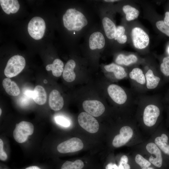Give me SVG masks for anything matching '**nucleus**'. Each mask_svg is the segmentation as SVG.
Masks as SVG:
<instances>
[{"label": "nucleus", "mask_w": 169, "mask_h": 169, "mask_svg": "<svg viewBox=\"0 0 169 169\" xmlns=\"http://www.w3.org/2000/svg\"><path fill=\"white\" fill-rule=\"evenodd\" d=\"M138 58L135 55L131 54L125 55L122 54L118 55L115 60L116 63L118 65L128 66L137 62Z\"/></svg>", "instance_id": "24"}, {"label": "nucleus", "mask_w": 169, "mask_h": 169, "mask_svg": "<svg viewBox=\"0 0 169 169\" xmlns=\"http://www.w3.org/2000/svg\"><path fill=\"white\" fill-rule=\"evenodd\" d=\"M160 70L165 81H169V56L164 57L160 66Z\"/></svg>", "instance_id": "27"}, {"label": "nucleus", "mask_w": 169, "mask_h": 169, "mask_svg": "<svg viewBox=\"0 0 169 169\" xmlns=\"http://www.w3.org/2000/svg\"><path fill=\"white\" fill-rule=\"evenodd\" d=\"M45 28L44 21L39 17H35L32 18L28 24V30L29 35L36 40L43 38Z\"/></svg>", "instance_id": "7"}, {"label": "nucleus", "mask_w": 169, "mask_h": 169, "mask_svg": "<svg viewBox=\"0 0 169 169\" xmlns=\"http://www.w3.org/2000/svg\"><path fill=\"white\" fill-rule=\"evenodd\" d=\"M34 131V126L30 122L22 121L17 124L13 131L15 140L19 143L25 142L29 136L32 135Z\"/></svg>", "instance_id": "6"}, {"label": "nucleus", "mask_w": 169, "mask_h": 169, "mask_svg": "<svg viewBox=\"0 0 169 169\" xmlns=\"http://www.w3.org/2000/svg\"><path fill=\"white\" fill-rule=\"evenodd\" d=\"M3 85L6 93L10 95L17 96L20 93V90L18 85L9 78H6L3 79Z\"/></svg>", "instance_id": "20"}, {"label": "nucleus", "mask_w": 169, "mask_h": 169, "mask_svg": "<svg viewBox=\"0 0 169 169\" xmlns=\"http://www.w3.org/2000/svg\"><path fill=\"white\" fill-rule=\"evenodd\" d=\"M150 138L161 150L169 166V131L162 122Z\"/></svg>", "instance_id": "4"}, {"label": "nucleus", "mask_w": 169, "mask_h": 169, "mask_svg": "<svg viewBox=\"0 0 169 169\" xmlns=\"http://www.w3.org/2000/svg\"><path fill=\"white\" fill-rule=\"evenodd\" d=\"M131 149L129 154L131 169H157L141 153Z\"/></svg>", "instance_id": "8"}, {"label": "nucleus", "mask_w": 169, "mask_h": 169, "mask_svg": "<svg viewBox=\"0 0 169 169\" xmlns=\"http://www.w3.org/2000/svg\"><path fill=\"white\" fill-rule=\"evenodd\" d=\"M146 86L149 89H153L158 86L161 80L159 76L155 75L151 69L148 70L145 74Z\"/></svg>", "instance_id": "22"}, {"label": "nucleus", "mask_w": 169, "mask_h": 169, "mask_svg": "<svg viewBox=\"0 0 169 169\" xmlns=\"http://www.w3.org/2000/svg\"><path fill=\"white\" fill-rule=\"evenodd\" d=\"M104 68L108 72H113L115 77L118 79H122L127 76V74L124 68L117 64L111 63L105 65Z\"/></svg>", "instance_id": "21"}, {"label": "nucleus", "mask_w": 169, "mask_h": 169, "mask_svg": "<svg viewBox=\"0 0 169 169\" xmlns=\"http://www.w3.org/2000/svg\"><path fill=\"white\" fill-rule=\"evenodd\" d=\"M167 112H169V106L167 108Z\"/></svg>", "instance_id": "39"}, {"label": "nucleus", "mask_w": 169, "mask_h": 169, "mask_svg": "<svg viewBox=\"0 0 169 169\" xmlns=\"http://www.w3.org/2000/svg\"><path fill=\"white\" fill-rule=\"evenodd\" d=\"M63 20L64 26L69 31H79L88 24L87 20L84 14L73 8L67 10Z\"/></svg>", "instance_id": "3"}, {"label": "nucleus", "mask_w": 169, "mask_h": 169, "mask_svg": "<svg viewBox=\"0 0 169 169\" xmlns=\"http://www.w3.org/2000/svg\"><path fill=\"white\" fill-rule=\"evenodd\" d=\"M1 113H2V110H1V109L0 108V115H1Z\"/></svg>", "instance_id": "40"}, {"label": "nucleus", "mask_w": 169, "mask_h": 169, "mask_svg": "<svg viewBox=\"0 0 169 169\" xmlns=\"http://www.w3.org/2000/svg\"><path fill=\"white\" fill-rule=\"evenodd\" d=\"M125 29L122 26L116 27L114 39L120 44H124L127 41V37L125 34Z\"/></svg>", "instance_id": "28"}, {"label": "nucleus", "mask_w": 169, "mask_h": 169, "mask_svg": "<svg viewBox=\"0 0 169 169\" xmlns=\"http://www.w3.org/2000/svg\"><path fill=\"white\" fill-rule=\"evenodd\" d=\"M64 63L58 59H55L52 64H49L46 67L47 71L51 70L53 75L58 77L61 76L64 70Z\"/></svg>", "instance_id": "23"}, {"label": "nucleus", "mask_w": 169, "mask_h": 169, "mask_svg": "<svg viewBox=\"0 0 169 169\" xmlns=\"http://www.w3.org/2000/svg\"><path fill=\"white\" fill-rule=\"evenodd\" d=\"M3 143L1 139H0V159L2 161H5L7 158L6 153L3 151Z\"/></svg>", "instance_id": "32"}, {"label": "nucleus", "mask_w": 169, "mask_h": 169, "mask_svg": "<svg viewBox=\"0 0 169 169\" xmlns=\"http://www.w3.org/2000/svg\"><path fill=\"white\" fill-rule=\"evenodd\" d=\"M167 118L166 120V123L167 125H168V126H169V112H167Z\"/></svg>", "instance_id": "37"}, {"label": "nucleus", "mask_w": 169, "mask_h": 169, "mask_svg": "<svg viewBox=\"0 0 169 169\" xmlns=\"http://www.w3.org/2000/svg\"><path fill=\"white\" fill-rule=\"evenodd\" d=\"M168 53H169V47L168 48Z\"/></svg>", "instance_id": "41"}, {"label": "nucleus", "mask_w": 169, "mask_h": 169, "mask_svg": "<svg viewBox=\"0 0 169 169\" xmlns=\"http://www.w3.org/2000/svg\"><path fill=\"white\" fill-rule=\"evenodd\" d=\"M25 169H41L39 167L36 166H32L26 167Z\"/></svg>", "instance_id": "35"}, {"label": "nucleus", "mask_w": 169, "mask_h": 169, "mask_svg": "<svg viewBox=\"0 0 169 169\" xmlns=\"http://www.w3.org/2000/svg\"><path fill=\"white\" fill-rule=\"evenodd\" d=\"M131 148L141 153L157 169H169V166L161 151L150 137Z\"/></svg>", "instance_id": "2"}, {"label": "nucleus", "mask_w": 169, "mask_h": 169, "mask_svg": "<svg viewBox=\"0 0 169 169\" xmlns=\"http://www.w3.org/2000/svg\"><path fill=\"white\" fill-rule=\"evenodd\" d=\"M55 120L57 123L64 127H69L70 125L69 120L63 116H56L55 118Z\"/></svg>", "instance_id": "31"}, {"label": "nucleus", "mask_w": 169, "mask_h": 169, "mask_svg": "<svg viewBox=\"0 0 169 169\" xmlns=\"http://www.w3.org/2000/svg\"><path fill=\"white\" fill-rule=\"evenodd\" d=\"M105 169H119L118 165L114 161H109L105 165Z\"/></svg>", "instance_id": "33"}, {"label": "nucleus", "mask_w": 169, "mask_h": 169, "mask_svg": "<svg viewBox=\"0 0 169 169\" xmlns=\"http://www.w3.org/2000/svg\"><path fill=\"white\" fill-rule=\"evenodd\" d=\"M79 125L89 133H94L97 132L99 125L96 119L94 117L86 112H82L78 117Z\"/></svg>", "instance_id": "9"}, {"label": "nucleus", "mask_w": 169, "mask_h": 169, "mask_svg": "<svg viewBox=\"0 0 169 169\" xmlns=\"http://www.w3.org/2000/svg\"><path fill=\"white\" fill-rule=\"evenodd\" d=\"M161 105L149 104L139 111L136 121L144 136L149 138L162 122L163 108Z\"/></svg>", "instance_id": "1"}, {"label": "nucleus", "mask_w": 169, "mask_h": 169, "mask_svg": "<svg viewBox=\"0 0 169 169\" xmlns=\"http://www.w3.org/2000/svg\"><path fill=\"white\" fill-rule=\"evenodd\" d=\"M90 49L93 50L101 49L105 46V40L104 35L100 32H95L90 35L89 39Z\"/></svg>", "instance_id": "16"}, {"label": "nucleus", "mask_w": 169, "mask_h": 169, "mask_svg": "<svg viewBox=\"0 0 169 169\" xmlns=\"http://www.w3.org/2000/svg\"><path fill=\"white\" fill-rule=\"evenodd\" d=\"M117 164L119 169H131L129 154L122 155Z\"/></svg>", "instance_id": "29"}, {"label": "nucleus", "mask_w": 169, "mask_h": 169, "mask_svg": "<svg viewBox=\"0 0 169 169\" xmlns=\"http://www.w3.org/2000/svg\"><path fill=\"white\" fill-rule=\"evenodd\" d=\"M156 26L159 31L169 37V26L165 24L163 21H157Z\"/></svg>", "instance_id": "30"}, {"label": "nucleus", "mask_w": 169, "mask_h": 169, "mask_svg": "<svg viewBox=\"0 0 169 169\" xmlns=\"http://www.w3.org/2000/svg\"><path fill=\"white\" fill-rule=\"evenodd\" d=\"M102 23L107 38L110 39L114 38L116 27L114 22L109 18L105 17L102 19Z\"/></svg>", "instance_id": "19"}, {"label": "nucleus", "mask_w": 169, "mask_h": 169, "mask_svg": "<svg viewBox=\"0 0 169 169\" xmlns=\"http://www.w3.org/2000/svg\"><path fill=\"white\" fill-rule=\"evenodd\" d=\"M123 10L125 14L126 20L131 21L137 18L140 14L139 11L136 8L129 5L123 6Z\"/></svg>", "instance_id": "26"}, {"label": "nucleus", "mask_w": 169, "mask_h": 169, "mask_svg": "<svg viewBox=\"0 0 169 169\" xmlns=\"http://www.w3.org/2000/svg\"><path fill=\"white\" fill-rule=\"evenodd\" d=\"M165 100L167 102H169V91L167 94L166 95L165 97Z\"/></svg>", "instance_id": "36"}, {"label": "nucleus", "mask_w": 169, "mask_h": 169, "mask_svg": "<svg viewBox=\"0 0 169 169\" xmlns=\"http://www.w3.org/2000/svg\"><path fill=\"white\" fill-rule=\"evenodd\" d=\"M83 146V143L80 139L73 137L59 144L57 149L60 153H67L79 151Z\"/></svg>", "instance_id": "11"}, {"label": "nucleus", "mask_w": 169, "mask_h": 169, "mask_svg": "<svg viewBox=\"0 0 169 169\" xmlns=\"http://www.w3.org/2000/svg\"><path fill=\"white\" fill-rule=\"evenodd\" d=\"M0 4L4 12L8 14L17 13L20 8L17 0H0Z\"/></svg>", "instance_id": "18"}, {"label": "nucleus", "mask_w": 169, "mask_h": 169, "mask_svg": "<svg viewBox=\"0 0 169 169\" xmlns=\"http://www.w3.org/2000/svg\"><path fill=\"white\" fill-rule=\"evenodd\" d=\"M105 2H117L119 1L118 0H104Z\"/></svg>", "instance_id": "38"}, {"label": "nucleus", "mask_w": 169, "mask_h": 169, "mask_svg": "<svg viewBox=\"0 0 169 169\" xmlns=\"http://www.w3.org/2000/svg\"><path fill=\"white\" fill-rule=\"evenodd\" d=\"M163 21L165 24L169 26V11L166 12Z\"/></svg>", "instance_id": "34"}, {"label": "nucleus", "mask_w": 169, "mask_h": 169, "mask_svg": "<svg viewBox=\"0 0 169 169\" xmlns=\"http://www.w3.org/2000/svg\"><path fill=\"white\" fill-rule=\"evenodd\" d=\"M131 36L134 46L138 49L146 48L149 43V38L147 34L139 27L133 28L131 31Z\"/></svg>", "instance_id": "10"}, {"label": "nucleus", "mask_w": 169, "mask_h": 169, "mask_svg": "<svg viewBox=\"0 0 169 169\" xmlns=\"http://www.w3.org/2000/svg\"><path fill=\"white\" fill-rule=\"evenodd\" d=\"M49 103L50 108L54 110L58 111L63 108L64 99L58 90H54L51 91L49 95Z\"/></svg>", "instance_id": "15"}, {"label": "nucleus", "mask_w": 169, "mask_h": 169, "mask_svg": "<svg viewBox=\"0 0 169 169\" xmlns=\"http://www.w3.org/2000/svg\"><path fill=\"white\" fill-rule=\"evenodd\" d=\"M26 94L32 98L34 101L39 105H43L46 102V93L44 89L41 85L36 86L33 91H26Z\"/></svg>", "instance_id": "14"}, {"label": "nucleus", "mask_w": 169, "mask_h": 169, "mask_svg": "<svg viewBox=\"0 0 169 169\" xmlns=\"http://www.w3.org/2000/svg\"><path fill=\"white\" fill-rule=\"evenodd\" d=\"M76 66V63L73 59H70L65 64L63 72V77L67 82H71L74 80L76 74L74 70Z\"/></svg>", "instance_id": "17"}, {"label": "nucleus", "mask_w": 169, "mask_h": 169, "mask_svg": "<svg viewBox=\"0 0 169 169\" xmlns=\"http://www.w3.org/2000/svg\"><path fill=\"white\" fill-rule=\"evenodd\" d=\"M25 64V60L23 57L14 55L8 60L4 70V74L8 78L15 77L24 69Z\"/></svg>", "instance_id": "5"}, {"label": "nucleus", "mask_w": 169, "mask_h": 169, "mask_svg": "<svg viewBox=\"0 0 169 169\" xmlns=\"http://www.w3.org/2000/svg\"><path fill=\"white\" fill-rule=\"evenodd\" d=\"M84 110L94 117L100 116L105 112V108L100 101L96 100H85L82 103Z\"/></svg>", "instance_id": "12"}, {"label": "nucleus", "mask_w": 169, "mask_h": 169, "mask_svg": "<svg viewBox=\"0 0 169 169\" xmlns=\"http://www.w3.org/2000/svg\"><path fill=\"white\" fill-rule=\"evenodd\" d=\"M107 90L109 95L115 103L122 105L126 101L127 97L126 92L118 85L111 84L108 86Z\"/></svg>", "instance_id": "13"}, {"label": "nucleus", "mask_w": 169, "mask_h": 169, "mask_svg": "<svg viewBox=\"0 0 169 169\" xmlns=\"http://www.w3.org/2000/svg\"><path fill=\"white\" fill-rule=\"evenodd\" d=\"M129 77L132 79L141 84L146 83L145 75L142 70L138 68H134L129 73Z\"/></svg>", "instance_id": "25"}]
</instances>
